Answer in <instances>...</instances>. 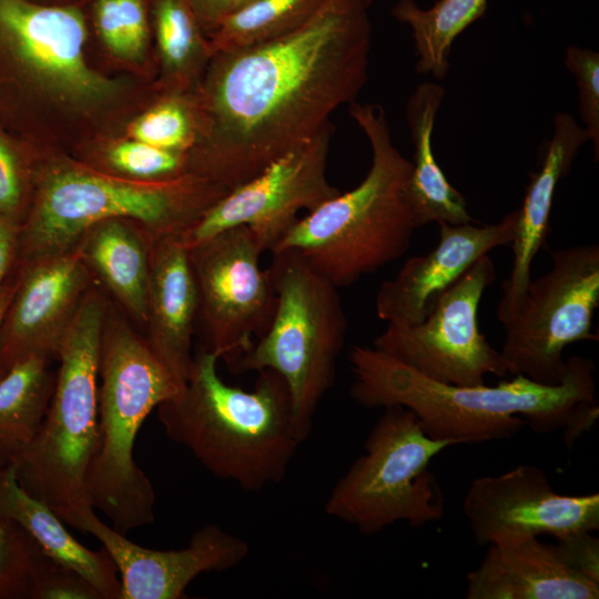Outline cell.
I'll list each match as a JSON object with an SVG mask.
<instances>
[{
    "mask_svg": "<svg viewBox=\"0 0 599 599\" xmlns=\"http://www.w3.org/2000/svg\"><path fill=\"white\" fill-rule=\"evenodd\" d=\"M373 0H325L294 31L213 54L192 92L187 172L231 191L313 138L367 81Z\"/></svg>",
    "mask_w": 599,
    "mask_h": 599,
    "instance_id": "cell-1",
    "label": "cell"
},
{
    "mask_svg": "<svg viewBox=\"0 0 599 599\" xmlns=\"http://www.w3.org/2000/svg\"><path fill=\"white\" fill-rule=\"evenodd\" d=\"M81 7L0 0V122L40 153L75 156L122 135L160 94L156 82L92 62Z\"/></svg>",
    "mask_w": 599,
    "mask_h": 599,
    "instance_id": "cell-2",
    "label": "cell"
},
{
    "mask_svg": "<svg viewBox=\"0 0 599 599\" xmlns=\"http://www.w3.org/2000/svg\"><path fill=\"white\" fill-rule=\"evenodd\" d=\"M355 379L352 397L367 408L400 405L410 409L424 432L455 445L516 435L525 425L538 433L564 428L583 403L595 402V363L572 356L558 385L515 375L496 386H460L427 378L373 347L349 352Z\"/></svg>",
    "mask_w": 599,
    "mask_h": 599,
    "instance_id": "cell-3",
    "label": "cell"
},
{
    "mask_svg": "<svg viewBox=\"0 0 599 599\" xmlns=\"http://www.w3.org/2000/svg\"><path fill=\"white\" fill-rule=\"evenodd\" d=\"M217 361L200 348L184 388L156 407L158 416L166 436L211 474L258 491L284 479L303 443L291 395L272 369L258 370L251 390L231 386Z\"/></svg>",
    "mask_w": 599,
    "mask_h": 599,
    "instance_id": "cell-4",
    "label": "cell"
},
{
    "mask_svg": "<svg viewBox=\"0 0 599 599\" xmlns=\"http://www.w3.org/2000/svg\"><path fill=\"white\" fill-rule=\"evenodd\" d=\"M348 111L370 145L366 176L298 219L271 252L295 253L337 288L403 256L417 229L407 196L413 163L395 146L384 108L353 102Z\"/></svg>",
    "mask_w": 599,
    "mask_h": 599,
    "instance_id": "cell-5",
    "label": "cell"
},
{
    "mask_svg": "<svg viewBox=\"0 0 599 599\" xmlns=\"http://www.w3.org/2000/svg\"><path fill=\"white\" fill-rule=\"evenodd\" d=\"M99 378V441L85 487L92 508L126 535L154 521L155 493L133 458L135 438L149 414L185 384L111 300L100 337Z\"/></svg>",
    "mask_w": 599,
    "mask_h": 599,
    "instance_id": "cell-6",
    "label": "cell"
},
{
    "mask_svg": "<svg viewBox=\"0 0 599 599\" xmlns=\"http://www.w3.org/2000/svg\"><path fill=\"white\" fill-rule=\"evenodd\" d=\"M230 191L193 173L155 182L94 171L67 154L40 153L18 264L72 251L91 224L133 219L156 235H181Z\"/></svg>",
    "mask_w": 599,
    "mask_h": 599,
    "instance_id": "cell-7",
    "label": "cell"
},
{
    "mask_svg": "<svg viewBox=\"0 0 599 599\" xmlns=\"http://www.w3.org/2000/svg\"><path fill=\"white\" fill-rule=\"evenodd\" d=\"M109 302L95 283L83 296L58 351L45 417L12 464L21 487L79 531L94 512L85 477L99 441V346Z\"/></svg>",
    "mask_w": 599,
    "mask_h": 599,
    "instance_id": "cell-8",
    "label": "cell"
},
{
    "mask_svg": "<svg viewBox=\"0 0 599 599\" xmlns=\"http://www.w3.org/2000/svg\"><path fill=\"white\" fill-rule=\"evenodd\" d=\"M272 255L267 271L277 297L273 319L230 370L272 369L280 374L304 441L319 403L334 383L347 318L336 286L293 252Z\"/></svg>",
    "mask_w": 599,
    "mask_h": 599,
    "instance_id": "cell-9",
    "label": "cell"
},
{
    "mask_svg": "<svg viewBox=\"0 0 599 599\" xmlns=\"http://www.w3.org/2000/svg\"><path fill=\"white\" fill-rule=\"evenodd\" d=\"M365 453L333 487L325 511L374 535L397 521L420 527L443 518L439 484L428 467L450 440L429 437L416 415L400 405L383 407Z\"/></svg>",
    "mask_w": 599,
    "mask_h": 599,
    "instance_id": "cell-10",
    "label": "cell"
},
{
    "mask_svg": "<svg viewBox=\"0 0 599 599\" xmlns=\"http://www.w3.org/2000/svg\"><path fill=\"white\" fill-rule=\"evenodd\" d=\"M599 307V245L557 248L551 267L530 281L518 314L502 324L499 351L511 375L558 385L567 374L564 349L595 341L592 317Z\"/></svg>",
    "mask_w": 599,
    "mask_h": 599,
    "instance_id": "cell-11",
    "label": "cell"
},
{
    "mask_svg": "<svg viewBox=\"0 0 599 599\" xmlns=\"http://www.w3.org/2000/svg\"><path fill=\"white\" fill-rule=\"evenodd\" d=\"M263 253L245 225L224 230L189 248L199 308L196 329L201 348L223 359L229 369L270 327L276 292Z\"/></svg>",
    "mask_w": 599,
    "mask_h": 599,
    "instance_id": "cell-12",
    "label": "cell"
},
{
    "mask_svg": "<svg viewBox=\"0 0 599 599\" xmlns=\"http://www.w3.org/2000/svg\"><path fill=\"white\" fill-rule=\"evenodd\" d=\"M496 280L493 260L480 257L415 325L388 323L373 348L433 380L474 386L487 374L506 377L507 366L479 331L478 309Z\"/></svg>",
    "mask_w": 599,
    "mask_h": 599,
    "instance_id": "cell-13",
    "label": "cell"
},
{
    "mask_svg": "<svg viewBox=\"0 0 599 599\" xmlns=\"http://www.w3.org/2000/svg\"><path fill=\"white\" fill-rule=\"evenodd\" d=\"M334 126L329 122L313 138L286 152L250 181L232 189L180 235L191 248L215 234L245 225L263 252H272L298 221L341 191L326 176Z\"/></svg>",
    "mask_w": 599,
    "mask_h": 599,
    "instance_id": "cell-14",
    "label": "cell"
},
{
    "mask_svg": "<svg viewBox=\"0 0 599 599\" xmlns=\"http://www.w3.org/2000/svg\"><path fill=\"white\" fill-rule=\"evenodd\" d=\"M463 511L480 546L540 535L561 540L599 529L598 493L557 494L546 473L531 465L473 480Z\"/></svg>",
    "mask_w": 599,
    "mask_h": 599,
    "instance_id": "cell-15",
    "label": "cell"
},
{
    "mask_svg": "<svg viewBox=\"0 0 599 599\" xmlns=\"http://www.w3.org/2000/svg\"><path fill=\"white\" fill-rule=\"evenodd\" d=\"M94 283L74 250L18 264L16 287L0 331L7 369L33 355L57 359L61 341Z\"/></svg>",
    "mask_w": 599,
    "mask_h": 599,
    "instance_id": "cell-16",
    "label": "cell"
},
{
    "mask_svg": "<svg viewBox=\"0 0 599 599\" xmlns=\"http://www.w3.org/2000/svg\"><path fill=\"white\" fill-rule=\"evenodd\" d=\"M80 531L95 537L112 558L120 575L119 599H180L202 572L225 571L240 565L250 552L248 544L216 525L194 532L179 550L144 548L103 524L95 514Z\"/></svg>",
    "mask_w": 599,
    "mask_h": 599,
    "instance_id": "cell-17",
    "label": "cell"
},
{
    "mask_svg": "<svg viewBox=\"0 0 599 599\" xmlns=\"http://www.w3.org/2000/svg\"><path fill=\"white\" fill-rule=\"evenodd\" d=\"M516 216L512 211L498 223L484 225L438 223L437 245L425 255L408 258L394 278L382 283L376 295L378 318L404 325L422 323L480 257L510 245Z\"/></svg>",
    "mask_w": 599,
    "mask_h": 599,
    "instance_id": "cell-18",
    "label": "cell"
},
{
    "mask_svg": "<svg viewBox=\"0 0 599 599\" xmlns=\"http://www.w3.org/2000/svg\"><path fill=\"white\" fill-rule=\"evenodd\" d=\"M467 599H597L599 581L578 569L559 544L529 537L490 545L467 575Z\"/></svg>",
    "mask_w": 599,
    "mask_h": 599,
    "instance_id": "cell-19",
    "label": "cell"
},
{
    "mask_svg": "<svg viewBox=\"0 0 599 599\" xmlns=\"http://www.w3.org/2000/svg\"><path fill=\"white\" fill-rule=\"evenodd\" d=\"M589 141L588 133L575 118L566 112L554 120V135L548 143L541 165L530 174L522 204L516 210L512 265L502 281V297L497 306V317L504 324L514 318L524 304L531 281V265L539 251L547 247L550 232V213L556 187L566 176L580 150Z\"/></svg>",
    "mask_w": 599,
    "mask_h": 599,
    "instance_id": "cell-20",
    "label": "cell"
},
{
    "mask_svg": "<svg viewBox=\"0 0 599 599\" xmlns=\"http://www.w3.org/2000/svg\"><path fill=\"white\" fill-rule=\"evenodd\" d=\"M197 308L189 248L180 235H155L143 335L156 357L183 384L194 358Z\"/></svg>",
    "mask_w": 599,
    "mask_h": 599,
    "instance_id": "cell-21",
    "label": "cell"
},
{
    "mask_svg": "<svg viewBox=\"0 0 599 599\" xmlns=\"http://www.w3.org/2000/svg\"><path fill=\"white\" fill-rule=\"evenodd\" d=\"M155 235L133 219L111 217L87 227L73 247L95 284L142 329Z\"/></svg>",
    "mask_w": 599,
    "mask_h": 599,
    "instance_id": "cell-22",
    "label": "cell"
},
{
    "mask_svg": "<svg viewBox=\"0 0 599 599\" xmlns=\"http://www.w3.org/2000/svg\"><path fill=\"white\" fill-rule=\"evenodd\" d=\"M0 517L20 525L48 556L89 581L101 599L120 598L118 570L108 551L91 550L74 539L51 508L21 487L13 466L0 470Z\"/></svg>",
    "mask_w": 599,
    "mask_h": 599,
    "instance_id": "cell-23",
    "label": "cell"
},
{
    "mask_svg": "<svg viewBox=\"0 0 599 599\" xmlns=\"http://www.w3.org/2000/svg\"><path fill=\"white\" fill-rule=\"evenodd\" d=\"M445 94L441 85L424 82L412 93L406 105V120L414 145L407 196L417 229L434 222H474L465 197L448 182L433 151L434 125Z\"/></svg>",
    "mask_w": 599,
    "mask_h": 599,
    "instance_id": "cell-24",
    "label": "cell"
},
{
    "mask_svg": "<svg viewBox=\"0 0 599 599\" xmlns=\"http://www.w3.org/2000/svg\"><path fill=\"white\" fill-rule=\"evenodd\" d=\"M81 8L88 51L99 70L156 82L150 0H85Z\"/></svg>",
    "mask_w": 599,
    "mask_h": 599,
    "instance_id": "cell-25",
    "label": "cell"
},
{
    "mask_svg": "<svg viewBox=\"0 0 599 599\" xmlns=\"http://www.w3.org/2000/svg\"><path fill=\"white\" fill-rule=\"evenodd\" d=\"M161 94L192 93L211 60L190 0H150Z\"/></svg>",
    "mask_w": 599,
    "mask_h": 599,
    "instance_id": "cell-26",
    "label": "cell"
},
{
    "mask_svg": "<svg viewBox=\"0 0 599 599\" xmlns=\"http://www.w3.org/2000/svg\"><path fill=\"white\" fill-rule=\"evenodd\" d=\"M51 362L29 356L0 379V470L12 466L40 429L55 385Z\"/></svg>",
    "mask_w": 599,
    "mask_h": 599,
    "instance_id": "cell-27",
    "label": "cell"
},
{
    "mask_svg": "<svg viewBox=\"0 0 599 599\" xmlns=\"http://www.w3.org/2000/svg\"><path fill=\"white\" fill-rule=\"evenodd\" d=\"M488 0H438L420 8L415 0H398L392 16L410 28L417 55L416 71L444 80L456 38L487 10Z\"/></svg>",
    "mask_w": 599,
    "mask_h": 599,
    "instance_id": "cell-28",
    "label": "cell"
},
{
    "mask_svg": "<svg viewBox=\"0 0 599 599\" xmlns=\"http://www.w3.org/2000/svg\"><path fill=\"white\" fill-rule=\"evenodd\" d=\"M325 0H252L233 10L207 37L211 57L283 37L303 26Z\"/></svg>",
    "mask_w": 599,
    "mask_h": 599,
    "instance_id": "cell-29",
    "label": "cell"
},
{
    "mask_svg": "<svg viewBox=\"0 0 599 599\" xmlns=\"http://www.w3.org/2000/svg\"><path fill=\"white\" fill-rule=\"evenodd\" d=\"M73 159L100 173L131 181H165L189 173L187 153L163 150L123 134L99 141Z\"/></svg>",
    "mask_w": 599,
    "mask_h": 599,
    "instance_id": "cell-30",
    "label": "cell"
},
{
    "mask_svg": "<svg viewBox=\"0 0 599 599\" xmlns=\"http://www.w3.org/2000/svg\"><path fill=\"white\" fill-rule=\"evenodd\" d=\"M123 135L163 150L189 153L199 135L193 93L160 94L130 121Z\"/></svg>",
    "mask_w": 599,
    "mask_h": 599,
    "instance_id": "cell-31",
    "label": "cell"
},
{
    "mask_svg": "<svg viewBox=\"0 0 599 599\" xmlns=\"http://www.w3.org/2000/svg\"><path fill=\"white\" fill-rule=\"evenodd\" d=\"M40 152L0 122V220L20 226L32 204Z\"/></svg>",
    "mask_w": 599,
    "mask_h": 599,
    "instance_id": "cell-32",
    "label": "cell"
},
{
    "mask_svg": "<svg viewBox=\"0 0 599 599\" xmlns=\"http://www.w3.org/2000/svg\"><path fill=\"white\" fill-rule=\"evenodd\" d=\"M44 551L17 522L0 517V599H32V582Z\"/></svg>",
    "mask_w": 599,
    "mask_h": 599,
    "instance_id": "cell-33",
    "label": "cell"
},
{
    "mask_svg": "<svg viewBox=\"0 0 599 599\" xmlns=\"http://www.w3.org/2000/svg\"><path fill=\"white\" fill-rule=\"evenodd\" d=\"M565 63L579 91V114L591 141L595 160L599 158V53L588 48L570 45Z\"/></svg>",
    "mask_w": 599,
    "mask_h": 599,
    "instance_id": "cell-34",
    "label": "cell"
},
{
    "mask_svg": "<svg viewBox=\"0 0 599 599\" xmlns=\"http://www.w3.org/2000/svg\"><path fill=\"white\" fill-rule=\"evenodd\" d=\"M32 599H101V597L81 575L44 552L34 572Z\"/></svg>",
    "mask_w": 599,
    "mask_h": 599,
    "instance_id": "cell-35",
    "label": "cell"
},
{
    "mask_svg": "<svg viewBox=\"0 0 599 599\" xmlns=\"http://www.w3.org/2000/svg\"><path fill=\"white\" fill-rule=\"evenodd\" d=\"M558 541L578 569L599 581V541L591 532L573 535Z\"/></svg>",
    "mask_w": 599,
    "mask_h": 599,
    "instance_id": "cell-36",
    "label": "cell"
},
{
    "mask_svg": "<svg viewBox=\"0 0 599 599\" xmlns=\"http://www.w3.org/2000/svg\"><path fill=\"white\" fill-rule=\"evenodd\" d=\"M19 229L0 220V294L18 268Z\"/></svg>",
    "mask_w": 599,
    "mask_h": 599,
    "instance_id": "cell-37",
    "label": "cell"
},
{
    "mask_svg": "<svg viewBox=\"0 0 599 599\" xmlns=\"http://www.w3.org/2000/svg\"><path fill=\"white\" fill-rule=\"evenodd\" d=\"M206 38L236 7L237 0H190Z\"/></svg>",
    "mask_w": 599,
    "mask_h": 599,
    "instance_id": "cell-38",
    "label": "cell"
},
{
    "mask_svg": "<svg viewBox=\"0 0 599 599\" xmlns=\"http://www.w3.org/2000/svg\"><path fill=\"white\" fill-rule=\"evenodd\" d=\"M598 412L597 400L583 403L575 410L564 427V439L567 447H572L576 439L595 424L598 419Z\"/></svg>",
    "mask_w": 599,
    "mask_h": 599,
    "instance_id": "cell-39",
    "label": "cell"
},
{
    "mask_svg": "<svg viewBox=\"0 0 599 599\" xmlns=\"http://www.w3.org/2000/svg\"><path fill=\"white\" fill-rule=\"evenodd\" d=\"M17 275H18V268L14 273V275L10 278L8 284L4 286L3 291L0 294V331H1V324L4 316V313L7 311V307L9 305L10 298L13 294L16 282H17ZM7 367L3 364L1 353H0V379L3 377V375L7 373Z\"/></svg>",
    "mask_w": 599,
    "mask_h": 599,
    "instance_id": "cell-40",
    "label": "cell"
},
{
    "mask_svg": "<svg viewBox=\"0 0 599 599\" xmlns=\"http://www.w3.org/2000/svg\"><path fill=\"white\" fill-rule=\"evenodd\" d=\"M45 7H81L85 0H27Z\"/></svg>",
    "mask_w": 599,
    "mask_h": 599,
    "instance_id": "cell-41",
    "label": "cell"
},
{
    "mask_svg": "<svg viewBox=\"0 0 599 599\" xmlns=\"http://www.w3.org/2000/svg\"><path fill=\"white\" fill-rule=\"evenodd\" d=\"M250 1H252V0H237V1H236V7H235V9L238 8V7H241V6H243V4H246V3L250 2ZM235 9H234V10H235Z\"/></svg>",
    "mask_w": 599,
    "mask_h": 599,
    "instance_id": "cell-42",
    "label": "cell"
}]
</instances>
